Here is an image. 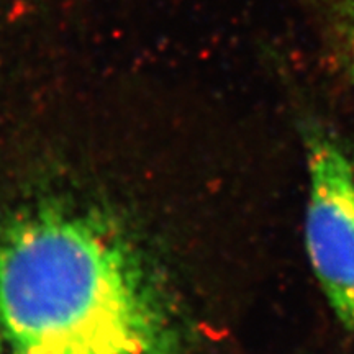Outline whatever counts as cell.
Returning a JSON list of instances; mask_svg holds the SVG:
<instances>
[{
  "label": "cell",
  "mask_w": 354,
  "mask_h": 354,
  "mask_svg": "<svg viewBox=\"0 0 354 354\" xmlns=\"http://www.w3.org/2000/svg\"><path fill=\"white\" fill-rule=\"evenodd\" d=\"M154 269L88 212H30L0 238V354H180Z\"/></svg>",
  "instance_id": "1"
},
{
  "label": "cell",
  "mask_w": 354,
  "mask_h": 354,
  "mask_svg": "<svg viewBox=\"0 0 354 354\" xmlns=\"http://www.w3.org/2000/svg\"><path fill=\"white\" fill-rule=\"evenodd\" d=\"M304 135L307 254L336 318L354 330V146L320 125Z\"/></svg>",
  "instance_id": "2"
},
{
  "label": "cell",
  "mask_w": 354,
  "mask_h": 354,
  "mask_svg": "<svg viewBox=\"0 0 354 354\" xmlns=\"http://www.w3.org/2000/svg\"><path fill=\"white\" fill-rule=\"evenodd\" d=\"M331 19L343 57L354 76V0H331Z\"/></svg>",
  "instance_id": "3"
}]
</instances>
